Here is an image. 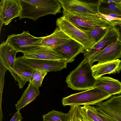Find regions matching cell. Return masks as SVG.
Wrapping results in <instances>:
<instances>
[{"instance_id": "obj_1", "label": "cell", "mask_w": 121, "mask_h": 121, "mask_svg": "<svg viewBox=\"0 0 121 121\" xmlns=\"http://www.w3.org/2000/svg\"><path fill=\"white\" fill-rule=\"evenodd\" d=\"M21 8L19 19L28 18L36 21L48 14L56 15L62 7L56 0H17Z\"/></svg>"}, {"instance_id": "obj_2", "label": "cell", "mask_w": 121, "mask_h": 121, "mask_svg": "<svg viewBox=\"0 0 121 121\" xmlns=\"http://www.w3.org/2000/svg\"><path fill=\"white\" fill-rule=\"evenodd\" d=\"M89 60L84 59L66 78L67 86L73 90L82 91L95 87L96 79L92 75Z\"/></svg>"}, {"instance_id": "obj_3", "label": "cell", "mask_w": 121, "mask_h": 121, "mask_svg": "<svg viewBox=\"0 0 121 121\" xmlns=\"http://www.w3.org/2000/svg\"><path fill=\"white\" fill-rule=\"evenodd\" d=\"M62 11L63 16L81 30L113 28L110 21L99 13L95 14L67 10H63Z\"/></svg>"}, {"instance_id": "obj_4", "label": "cell", "mask_w": 121, "mask_h": 121, "mask_svg": "<svg viewBox=\"0 0 121 121\" xmlns=\"http://www.w3.org/2000/svg\"><path fill=\"white\" fill-rule=\"evenodd\" d=\"M112 96L95 87L77 93L72 94L62 100L63 105L71 106L88 105H95L106 100Z\"/></svg>"}, {"instance_id": "obj_5", "label": "cell", "mask_w": 121, "mask_h": 121, "mask_svg": "<svg viewBox=\"0 0 121 121\" xmlns=\"http://www.w3.org/2000/svg\"><path fill=\"white\" fill-rule=\"evenodd\" d=\"M56 24L57 27L83 46L84 53L91 49L96 43L93 38L78 29L63 16L57 19Z\"/></svg>"}, {"instance_id": "obj_6", "label": "cell", "mask_w": 121, "mask_h": 121, "mask_svg": "<svg viewBox=\"0 0 121 121\" xmlns=\"http://www.w3.org/2000/svg\"><path fill=\"white\" fill-rule=\"evenodd\" d=\"M44 37H36L28 31H24L20 34H13L8 36L6 41L18 52L24 53L41 46Z\"/></svg>"}, {"instance_id": "obj_7", "label": "cell", "mask_w": 121, "mask_h": 121, "mask_svg": "<svg viewBox=\"0 0 121 121\" xmlns=\"http://www.w3.org/2000/svg\"><path fill=\"white\" fill-rule=\"evenodd\" d=\"M17 63L29 67L33 69L50 71H60L66 68V60H43L27 58L23 56L16 58Z\"/></svg>"}, {"instance_id": "obj_8", "label": "cell", "mask_w": 121, "mask_h": 121, "mask_svg": "<svg viewBox=\"0 0 121 121\" xmlns=\"http://www.w3.org/2000/svg\"><path fill=\"white\" fill-rule=\"evenodd\" d=\"M93 106L98 111L115 121H121V94L111 96Z\"/></svg>"}, {"instance_id": "obj_9", "label": "cell", "mask_w": 121, "mask_h": 121, "mask_svg": "<svg viewBox=\"0 0 121 121\" xmlns=\"http://www.w3.org/2000/svg\"><path fill=\"white\" fill-rule=\"evenodd\" d=\"M63 10L97 14L99 0H58Z\"/></svg>"}, {"instance_id": "obj_10", "label": "cell", "mask_w": 121, "mask_h": 121, "mask_svg": "<svg viewBox=\"0 0 121 121\" xmlns=\"http://www.w3.org/2000/svg\"><path fill=\"white\" fill-rule=\"evenodd\" d=\"M0 29L8 25L13 18L19 17L21 8L17 0H1L0 3Z\"/></svg>"}, {"instance_id": "obj_11", "label": "cell", "mask_w": 121, "mask_h": 121, "mask_svg": "<svg viewBox=\"0 0 121 121\" xmlns=\"http://www.w3.org/2000/svg\"><path fill=\"white\" fill-rule=\"evenodd\" d=\"M52 48L65 59L68 63L73 61L79 54L83 53L84 52L83 46L72 39L63 44Z\"/></svg>"}, {"instance_id": "obj_12", "label": "cell", "mask_w": 121, "mask_h": 121, "mask_svg": "<svg viewBox=\"0 0 121 121\" xmlns=\"http://www.w3.org/2000/svg\"><path fill=\"white\" fill-rule=\"evenodd\" d=\"M121 58V43L117 40L108 45L90 61L92 65L95 61L101 63Z\"/></svg>"}, {"instance_id": "obj_13", "label": "cell", "mask_w": 121, "mask_h": 121, "mask_svg": "<svg viewBox=\"0 0 121 121\" xmlns=\"http://www.w3.org/2000/svg\"><path fill=\"white\" fill-rule=\"evenodd\" d=\"M118 38L113 29L109 30L92 48L84 53V59L90 61L108 45L118 40Z\"/></svg>"}, {"instance_id": "obj_14", "label": "cell", "mask_w": 121, "mask_h": 121, "mask_svg": "<svg viewBox=\"0 0 121 121\" xmlns=\"http://www.w3.org/2000/svg\"><path fill=\"white\" fill-rule=\"evenodd\" d=\"M92 75L96 79L105 74L119 73L121 70V60L117 59L113 60L98 63L92 66Z\"/></svg>"}, {"instance_id": "obj_15", "label": "cell", "mask_w": 121, "mask_h": 121, "mask_svg": "<svg viewBox=\"0 0 121 121\" xmlns=\"http://www.w3.org/2000/svg\"><path fill=\"white\" fill-rule=\"evenodd\" d=\"M23 56L26 58L36 59L66 60L52 48L42 46L24 53Z\"/></svg>"}, {"instance_id": "obj_16", "label": "cell", "mask_w": 121, "mask_h": 121, "mask_svg": "<svg viewBox=\"0 0 121 121\" xmlns=\"http://www.w3.org/2000/svg\"><path fill=\"white\" fill-rule=\"evenodd\" d=\"M18 52L6 41L0 46V62L10 71L14 68L16 62V56Z\"/></svg>"}, {"instance_id": "obj_17", "label": "cell", "mask_w": 121, "mask_h": 121, "mask_svg": "<svg viewBox=\"0 0 121 121\" xmlns=\"http://www.w3.org/2000/svg\"><path fill=\"white\" fill-rule=\"evenodd\" d=\"M95 87L112 96L121 94V82L108 76H101L97 79Z\"/></svg>"}, {"instance_id": "obj_18", "label": "cell", "mask_w": 121, "mask_h": 121, "mask_svg": "<svg viewBox=\"0 0 121 121\" xmlns=\"http://www.w3.org/2000/svg\"><path fill=\"white\" fill-rule=\"evenodd\" d=\"M34 69L20 63L15 62L13 68L9 71L15 80L18 82L20 89L22 88L27 82H29Z\"/></svg>"}, {"instance_id": "obj_19", "label": "cell", "mask_w": 121, "mask_h": 121, "mask_svg": "<svg viewBox=\"0 0 121 121\" xmlns=\"http://www.w3.org/2000/svg\"><path fill=\"white\" fill-rule=\"evenodd\" d=\"M71 39L57 27L51 35L44 37L42 41L41 46L52 48L63 44Z\"/></svg>"}, {"instance_id": "obj_20", "label": "cell", "mask_w": 121, "mask_h": 121, "mask_svg": "<svg viewBox=\"0 0 121 121\" xmlns=\"http://www.w3.org/2000/svg\"><path fill=\"white\" fill-rule=\"evenodd\" d=\"M40 94L39 88L29 82L28 86L24 91L19 100L15 104L17 112L34 100Z\"/></svg>"}, {"instance_id": "obj_21", "label": "cell", "mask_w": 121, "mask_h": 121, "mask_svg": "<svg viewBox=\"0 0 121 121\" xmlns=\"http://www.w3.org/2000/svg\"><path fill=\"white\" fill-rule=\"evenodd\" d=\"M98 9L99 13L102 15H121L120 4L113 2L111 0H99Z\"/></svg>"}, {"instance_id": "obj_22", "label": "cell", "mask_w": 121, "mask_h": 121, "mask_svg": "<svg viewBox=\"0 0 121 121\" xmlns=\"http://www.w3.org/2000/svg\"><path fill=\"white\" fill-rule=\"evenodd\" d=\"M78 115L82 121H103L99 115L98 111L93 106H80Z\"/></svg>"}, {"instance_id": "obj_23", "label": "cell", "mask_w": 121, "mask_h": 121, "mask_svg": "<svg viewBox=\"0 0 121 121\" xmlns=\"http://www.w3.org/2000/svg\"><path fill=\"white\" fill-rule=\"evenodd\" d=\"M68 114L54 110L43 115V121H68Z\"/></svg>"}, {"instance_id": "obj_24", "label": "cell", "mask_w": 121, "mask_h": 121, "mask_svg": "<svg viewBox=\"0 0 121 121\" xmlns=\"http://www.w3.org/2000/svg\"><path fill=\"white\" fill-rule=\"evenodd\" d=\"M112 28H113L112 27H106L98 28L87 30H81L93 38L96 43L109 30Z\"/></svg>"}, {"instance_id": "obj_25", "label": "cell", "mask_w": 121, "mask_h": 121, "mask_svg": "<svg viewBox=\"0 0 121 121\" xmlns=\"http://www.w3.org/2000/svg\"><path fill=\"white\" fill-rule=\"evenodd\" d=\"M47 73L45 71L34 69L29 82L34 86L39 88L41 86L43 78Z\"/></svg>"}, {"instance_id": "obj_26", "label": "cell", "mask_w": 121, "mask_h": 121, "mask_svg": "<svg viewBox=\"0 0 121 121\" xmlns=\"http://www.w3.org/2000/svg\"><path fill=\"white\" fill-rule=\"evenodd\" d=\"M102 16L110 21L113 29L118 35V40L121 43V19L104 17L103 16Z\"/></svg>"}, {"instance_id": "obj_27", "label": "cell", "mask_w": 121, "mask_h": 121, "mask_svg": "<svg viewBox=\"0 0 121 121\" xmlns=\"http://www.w3.org/2000/svg\"><path fill=\"white\" fill-rule=\"evenodd\" d=\"M19 112H17L15 113L10 121H18L21 120H22L23 117Z\"/></svg>"}, {"instance_id": "obj_28", "label": "cell", "mask_w": 121, "mask_h": 121, "mask_svg": "<svg viewBox=\"0 0 121 121\" xmlns=\"http://www.w3.org/2000/svg\"><path fill=\"white\" fill-rule=\"evenodd\" d=\"M98 113L99 117L103 121H115L105 116L99 111H98Z\"/></svg>"}, {"instance_id": "obj_29", "label": "cell", "mask_w": 121, "mask_h": 121, "mask_svg": "<svg viewBox=\"0 0 121 121\" xmlns=\"http://www.w3.org/2000/svg\"><path fill=\"white\" fill-rule=\"evenodd\" d=\"M102 15L104 17H109L121 19V15L111 14Z\"/></svg>"}, {"instance_id": "obj_30", "label": "cell", "mask_w": 121, "mask_h": 121, "mask_svg": "<svg viewBox=\"0 0 121 121\" xmlns=\"http://www.w3.org/2000/svg\"><path fill=\"white\" fill-rule=\"evenodd\" d=\"M77 121H82L80 117L78 116V117Z\"/></svg>"}, {"instance_id": "obj_31", "label": "cell", "mask_w": 121, "mask_h": 121, "mask_svg": "<svg viewBox=\"0 0 121 121\" xmlns=\"http://www.w3.org/2000/svg\"><path fill=\"white\" fill-rule=\"evenodd\" d=\"M22 121V120H20L18 121Z\"/></svg>"}, {"instance_id": "obj_32", "label": "cell", "mask_w": 121, "mask_h": 121, "mask_svg": "<svg viewBox=\"0 0 121 121\" xmlns=\"http://www.w3.org/2000/svg\"><path fill=\"white\" fill-rule=\"evenodd\" d=\"M120 5H121V2L120 3Z\"/></svg>"}]
</instances>
